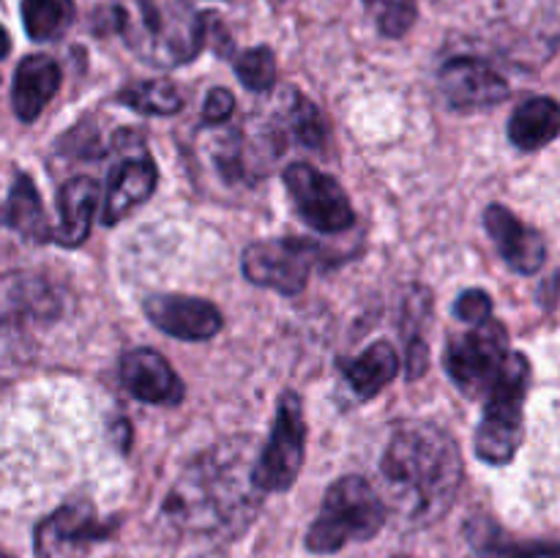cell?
<instances>
[{
	"label": "cell",
	"instance_id": "cell-1",
	"mask_svg": "<svg viewBox=\"0 0 560 558\" xmlns=\"http://www.w3.org/2000/svg\"><path fill=\"white\" fill-rule=\"evenodd\" d=\"M381 476L399 518L416 525L435 523L463 485V454L441 427L408 421L388 441Z\"/></svg>",
	"mask_w": 560,
	"mask_h": 558
},
{
	"label": "cell",
	"instance_id": "cell-2",
	"mask_svg": "<svg viewBox=\"0 0 560 558\" xmlns=\"http://www.w3.org/2000/svg\"><path fill=\"white\" fill-rule=\"evenodd\" d=\"M244 441L206 452L184 470L164 501V518L186 534L235 536L252 523L260 507Z\"/></svg>",
	"mask_w": 560,
	"mask_h": 558
},
{
	"label": "cell",
	"instance_id": "cell-3",
	"mask_svg": "<svg viewBox=\"0 0 560 558\" xmlns=\"http://www.w3.org/2000/svg\"><path fill=\"white\" fill-rule=\"evenodd\" d=\"M124 42L151 66H180L197 58L206 42L200 14L184 0H118L115 5Z\"/></svg>",
	"mask_w": 560,
	"mask_h": 558
},
{
	"label": "cell",
	"instance_id": "cell-4",
	"mask_svg": "<svg viewBox=\"0 0 560 558\" xmlns=\"http://www.w3.org/2000/svg\"><path fill=\"white\" fill-rule=\"evenodd\" d=\"M386 523V503L364 476H342L328 487L323 509L306 534L312 553L342 550L350 542H366Z\"/></svg>",
	"mask_w": 560,
	"mask_h": 558
},
{
	"label": "cell",
	"instance_id": "cell-5",
	"mask_svg": "<svg viewBox=\"0 0 560 558\" xmlns=\"http://www.w3.org/2000/svg\"><path fill=\"white\" fill-rule=\"evenodd\" d=\"M530 364L523 353H509L501 377L485 394L487 408L476 430V454L485 463L503 465L523 443V403L528 394Z\"/></svg>",
	"mask_w": 560,
	"mask_h": 558
},
{
	"label": "cell",
	"instance_id": "cell-6",
	"mask_svg": "<svg viewBox=\"0 0 560 558\" xmlns=\"http://www.w3.org/2000/svg\"><path fill=\"white\" fill-rule=\"evenodd\" d=\"M60 315L58 290L33 274L0 277V359H11L31 334Z\"/></svg>",
	"mask_w": 560,
	"mask_h": 558
},
{
	"label": "cell",
	"instance_id": "cell-7",
	"mask_svg": "<svg viewBox=\"0 0 560 558\" xmlns=\"http://www.w3.org/2000/svg\"><path fill=\"white\" fill-rule=\"evenodd\" d=\"M509 334L498 321H485L468 334L448 339L446 370L468 397H485L501 377L509 359Z\"/></svg>",
	"mask_w": 560,
	"mask_h": 558
},
{
	"label": "cell",
	"instance_id": "cell-8",
	"mask_svg": "<svg viewBox=\"0 0 560 558\" xmlns=\"http://www.w3.org/2000/svg\"><path fill=\"white\" fill-rule=\"evenodd\" d=\"M306 421L299 394H282L273 416L271 435L262 446L257 463H252V481L260 492H282L299 476L304 465Z\"/></svg>",
	"mask_w": 560,
	"mask_h": 558
},
{
	"label": "cell",
	"instance_id": "cell-9",
	"mask_svg": "<svg viewBox=\"0 0 560 558\" xmlns=\"http://www.w3.org/2000/svg\"><path fill=\"white\" fill-rule=\"evenodd\" d=\"M284 186L290 191L299 217L317 233H345L353 228L355 213L337 178L320 173L312 164L295 162L284 170Z\"/></svg>",
	"mask_w": 560,
	"mask_h": 558
},
{
	"label": "cell",
	"instance_id": "cell-10",
	"mask_svg": "<svg viewBox=\"0 0 560 558\" xmlns=\"http://www.w3.org/2000/svg\"><path fill=\"white\" fill-rule=\"evenodd\" d=\"M317 255L315 246L299 239L255 241L244 252V274L260 288L295 295L306 288Z\"/></svg>",
	"mask_w": 560,
	"mask_h": 558
},
{
	"label": "cell",
	"instance_id": "cell-11",
	"mask_svg": "<svg viewBox=\"0 0 560 558\" xmlns=\"http://www.w3.org/2000/svg\"><path fill=\"white\" fill-rule=\"evenodd\" d=\"M142 312L159 332L184 342H202L222 332V312L206 299L180 293H153L142 301Z\"/></svg>",
	"mask_w": 560,
	"mask_h": 558
},
{
	"label": "cell",
	"instance_id": "cell-12",
	"mask_svg": "<svg viewBox=\"0 0 560 558\" xmlns=\"http://www.w3.org/2000/svg\"><path fill=\"white\" fill-rule=\"evenodd\" d=\"M441 93L454 109H485L509 96V82L476 58L448 60L438 77Z\"/></svg>",
	"mask_w": 560,
	"mask_h": 558
},
{
	"label": "cell",
	"instance_id": "cell-13",
	"mask_svg": "<svg viewBox=\"0 0 560 558\" xmlns=\"http://www.w3.org/2000/svg\"><path fill=\"white\" fill-rule=\"evenodd\" d=\"M120 381L131 397L148 405H178L184 399V381L162 353L151 348L129 350L120 361Z\"/></svg>",
	"mask_w": 560,
	"mask_h": 558
},
{
	"label": "cell",
	"instance_id": "cell-14",
	"mask_svg": "<svg viewBox=\"0 0 560 558\" xmlns=\"http://www.w3.org/2000/svg\"><path fill=\"white\" fill-rule=\"evenodd\" d=\"M107 534L109 528L96 518L91 503H66L36 528V553L42 558H58L63 550H77Z\"/></svg>",
	"mask_w": 560,
	"mask_h": 558
},
{
	"label": "cell",
	"instance_id": "cell-15",
	"mask_svg": "<svg viewBox=\"0 0 560 558\" xmlns=\"http://www.w3.org/2000/svg\"><path fill=\"white\" fill-rule=\"evenodd\" d=\"M485 228L492 244L498 246L509 268L520 274H536L545 266L547 244L539 230L528 228L523 219L514 217L509 208L490 206L485 211Z\"/></svg>",
	"mask_w": 560,
	"mask_h": 558
},
{
	"label": "cell",
	"instance_id": "cell-16",
	"mask_svg": "<svg viewBox=\"0 0 560 558\" xmlns=\"http://www.w3.org/2000/svg\"><path fill=\"white\" fill-rule=\"evenodd\" d=\"M156 189V164L148 156L124 159L113 170L104 197V224H118Z\"/></svg>",
	"mask_w": 560,
	"mask_h": 558
},
{
	"label": "cell",
	"instance_id": "cell-17",
	"mask_svg": "<svg viewBox=\"0 0 560 558\" xmlns=\"http://www.w3.org/2000/svg\"><path fill=\"white\" fill-rule=\"evenodd\" d=\"M60 88V69L49 55H27L14 74L11 88V104H14L16 118L31 124L44 113L52 96Z\"/></svg>",
	"mask_w": 560,
	"mask_h": 558
},
{
	"label": "cell",
	"instance_id": "cell-18",
	"mask_svg": "<svg viewBox=\"0 0 560 558\" xmlns=\"http://www.w3.org/2000/svg\"><path fill=\"white\" fill-rule=\"evenodd\" d=\"M98 184L88 175H77V178L66 181L58 191V211L60 224L52 233V239L63 246H80L88 239L93 224V213L98 206Z\"/></svg>",
	"mask_w": 560,
	"mask_h": 558
},
{
	"label": "cell",
	"instance_id": "cell-19",
	"mask_svg": "<svg viewBox=\"0 0 560 558\" xmlns=\"http://www.w3.org/2000/svg\"><path fill=\"white\" fill-rule=\"evenodd\" d=\"M560 129V109L556 98L539 96L520 104L509 118V140L520 151H539L550 146Z\"/></svg>",
	"mask_w": 560,
	"mask_h": 558
},
{
	"label": "cell",
	"instance_id": "cell-20",
	"mask_svg": "<svg viewBox=\"0 0 560 558\" xmlns=\"http://www.w3.org/2000/svg\"><path fill=\"white\" fill-rule=\"evenodd\" d=\"M339 370H342L345 381L350 383V388L355 392V397L370 399L375 394H381L388 383L397 377L399 372V359L397 350L388 342H375L364 350L355 359H342L339 361Z\"/></svg>",
	"mask_w": 560,
	"mask_h": 558
},
{
	"label": "cell",
	"instance_id": "cell-21",
	"mask_svg": "<svg viewBox=\"0 0 560 558\" xmlns=\"http://www.w3.org/2000/svg\"><path fill=\"white\" fill-rule=\"evenodd\" d=\"M5 222L27 241H47L52 235L47 222V213H44L42 197H38L36 186L33 181L27 178L25 173H20L11 184V195H9V206H5Z\"/></svg>",
	"mask_w": 560,
	"mask_h": 558
},
{
	"label": "cell",
	"instance_id": "cell-22",
	"mask_svg": "<svg viewBox=\"0 0 560 558\" xmlns=\"http://www.w3.org/2000/svg\"><path fill=\"white\" fill-rule=\"evenodd\" d=\"M470 545L481 558H558L556 545H534V542H514L490 520H474L468 525Z\"/></svg>",
	"mask_w": 560,
	"mask_h": 558
},
{
	"label": "cell",
	"instance_id": "cell-23",
	"mask_svg": "<svg viewBox=\"0 0 560 558\" xmlns=\"http://www.w3.org/2000/svg\"><path fill=\"white\" fill-rule=\"evenodd\" d=\"M22 22L33 42H55L74 22L71 0H22Z\"/></svg>",
	"mask_w": 560,
	"mask_h": 558
},
{
	"label": "cell",
	"instance_id": "cell-24",
	"mask_svg": "<svg viewBox=\"0 0 560 558\" xmlns=\"http://www.w3.org/2000/svg\"><path fill=\"white\" fill-rule=\"evenodd\" d=\"M118 98L126 107L145 115H173L184 107V96H180L178 88L167 80L137 82V85L124 88V91L118 93Z\"/></svg>",
	"mask_w": 560,
	"mask_h": 558
},
{
	"label": "cell",
	"instance_id": "cell-25",
	"mask_svg": "<svg viewBox=\"0 0 560 558\" xmlns=\"http://www.w3.org/2000/svg\"><path fill=\"white\" fill-rule=\"evenodd\" d=\"M235 74L249 91L266 93L277 82V58L268 47H252L235 60Z\"/></svg>",
	"mask_w": 560,
	"mask_h": 558
},
{
	"label": "cell",
	"instance_id": "cell-26",
	"mask_svg": "<svg viewBox=\"0 0 560 558\" xmlns=\"http://www.w3.org/2000/svg\"><path fill=\"white\" fill-rule=\"evenodd\" d=\"M293 102H290V126H293V135L301 146L312 148H323L326 142V124H323L320 113L315 109V104L310 98H304L301 93H293Z\"/></svg>",
	"mask_w": 560,
	"mask_h": 558
},
{
	"label": "cell",
	"instance_id": "cell-27",
	"mask_svg": "<svg viewBox=\"0 0 560 558\" xmlns=\"http://www.w3.org/2000/svg\"><path fill=\"white\" fill-rule=\"evenodd\" d=\"M377 22V31L388 38H399L413 27L416 0H364Z\"/></svg>",
	"mask_w": 560,
	"mask_h": 558
},
{
	"label": "cell",
	"instance_id": "cell-28",
	"mask_svg": "<svg viewBox=\"0 0 560 558\" xmlns=\"http://www.w3.org/2000/svg\"><path fill=\"white\" fill-rule=\"evenodd\" d=\"M454 312H457L459 321L470 323V326H479V323L490 321L492 317V301L485 290H479V288L465 290V293L457 299Z\"/></svg>",
	"mask_w": 560,
	"mask_h": 558
},
{
	"label": "cell",
	"instance_id": "cell-29",
	"mask_svg": "<svg viewBox=\"0 0 560 558\" xmlns=\"http://www.w3.org/2000/svg\"><path fill=\"white\" fill-rule=\"evenodd\" d=\"M235 109V98L233 93L224 91V88H213L206 98V107H202V120L206 124H222L233 115Z\"/></svg>",
	"mask_w": 560,
	"mask_h": 558
},
{
	"label": "cell",
	"instance_id": "cell-30",
	"mask_svg": "<svg viewBox=\"0 0 560 558\" xmlns=\"http://www.w3.org/2000/svg\"><path fill=\"white\" fill-rule=\"evenodd\" d=\"M9 49H11V42H9V33L3 31V27H0V60L5 58V55H9Z\"/></svg>",
	"mask_w": 560,
	"mask_h": 558
},
{
	"label": "cell",
	"instance_id": "cell-31",
	"mask_svg": "<svg viewBox=\"0 0 560 558\" xmlns=\"http://www.w3.org/2000/svg\"><path fill=\"white\" fill-rule=\"evenodd\" d=\"M394 558H408V556H394Z\"/></svg>",
	"mask_w": 560,
	"mask_h": 558
},
{
	"label": "cell",
	"instance_id": "cell-32",
	"mask_svg": "<svg viewBox=\"0 0 560 558\" xmlns=\"http://www.w3.org/2000/svg\"><path fill=\"white\" fill-rule=\"evenodd\" d=\"M0 558H5V556H3V553H0Z\"/></svg>",
	"mask_w": 560,
	"mask_h": 558
}]
</instances>
